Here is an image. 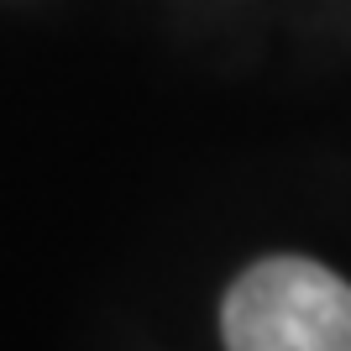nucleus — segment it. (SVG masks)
<instances>
[{"instance_id": "1", "label": "nucleus", "mask_w": 351, "mask_h": 351, "mask_svg": "<svg viewBox=\"0 0 351 351\" xmlns=\"http://www.w3.org/2000/svg\"><path fill=\"white\" fill-rule=\"evenodd\" d=\"M226 351H351V283L309 257L247 267L220 309Z\"/></svg>"}]
</instances>
